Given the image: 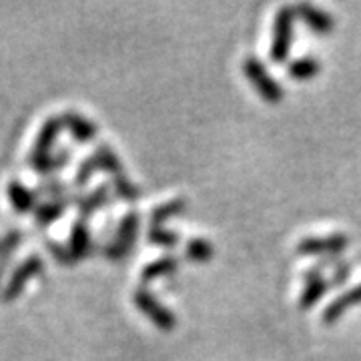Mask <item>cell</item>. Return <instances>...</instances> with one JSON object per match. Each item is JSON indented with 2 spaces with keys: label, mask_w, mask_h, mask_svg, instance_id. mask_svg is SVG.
Here are the masks:
<instances>
[{
  "label": "cell",
  "mask_w": 361,
  "mask_h": 361,
  "mask_svg": "<svg viewBox=\"0 0 361 361\" xmlns=\"http://www.w3.org/2000/svg\"><path fill=\"white\" fill-rule=\"evenodd\" d=\"M37 265H40L39 259H32V261H28V263H26L25 269L20 271V275H18V277H14L13 285H11V293H8V295H6V297H13L14 293H18V291H20L18 287H20V285L25 283L26 277H30V275H35V273H30V267H37Z\"/></svg>",
  "instance_id": "1"
}]
</instances>
